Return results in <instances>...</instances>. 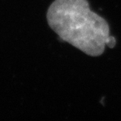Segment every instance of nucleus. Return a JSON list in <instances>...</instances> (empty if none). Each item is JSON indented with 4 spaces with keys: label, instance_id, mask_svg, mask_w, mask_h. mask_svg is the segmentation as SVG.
<instances>
[{
    "label": "nucleus",
    "instance_id": "f257e3e1",
    "mask_svg": "<svg viewBox=\"0 0 121 121\" xmlns=\"http://www.w3.org/2000/svg\"><path fill=\"white\" fill-rule=\"evenodd\" d=\"M47 18L61 40L89 56H99L106 46L113 48L117 43L107 21L91 10L87 0H55Z\"/></svg>",
    "mask_w": 121,
    "mask_h": 121
}]
</instances>
